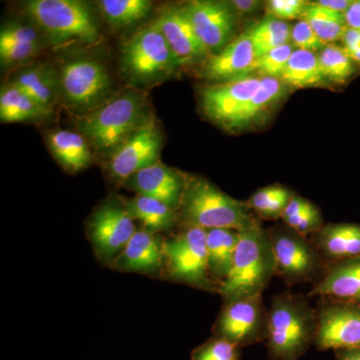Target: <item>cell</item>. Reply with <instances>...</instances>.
<instances>
[{
	"mask_svg": "<svg viewBox=\"0 0 360 360\" xmlns=\"http://www.w3.org/2000/svg\"><path fill=\"white\" fill-rule=\"evenodd\" d=\"M291 27L285 21L267 16L252 26L250 37L257 58L283 45L290 44Z\"/></svg>",
	"mask_w": 360,
	"mask_h": 360,
	"instance_id": "d6a6232c",
	"label": "cell"
},
{
	"mask_svg": "<svg viewBox=\"0 0 360 360\" xmlns=\"http://www.w3.org/2000/svg\"><path fill=\"white\" fill-rule=\"evenodd\" d=\"M286 87L288 86L279 78L262 77V85L255 96L245 104L225 129H243L255 122L277 101L283 98Z\"/></svg>",
	"mask_w": 360,
	"mask_h": 360,
	"instance_id": "4316f807",
	"label": "cell"
},
{
	"mask_svg": "<svg viewBox=\"0 0 360 360\" xmlns=\"http://www.w3.org/2000/svg\"><path fill=\"white\" fill-rule=\"evenodd\" d=\"M184 6L198 37L210 54L219 53L231 41L236 13L231 2L193 0Z\"/></svg>",
	"mask_w": 360,
	"mask_h": 360,
	"instance_id": "5bb4252c",
	"label": "cell"
},
{
	"mask_svg": "<svg viewBox=\"0 0 360 360\" xmlns=\"http://www.w3.org/2000/svg\"><path fill=\"white\" fill-rule=\"evenodd\" d=\"M276 276V262L269 233L257 221L239 231L233 265L219 293L224 302L262 295Z\"/></svg>",
	"mask_w": 360,
	"mask_h": 360,
	"instance_id": "3957f363",
	"label": "cell"
},
{
	"mask_svg": "<svg viewBox=\"0 0 360 360\" xmlns=\"http://www.w3.org/2000/svg\"><path fill=\"white\" fill-rule=\"evenodd\" d=\"M236 15L241 14V15H248V14H252L257 13L258 8L262 6V2L257 1V0H234L231 1Z\"/></svg>",
	"mask_w": 360,
	"mask_h": 360,
	"instance_id": "60d3db41",
	"label": "cell"
},
{
	"mask_svg": "<svg viewBox=\"0 0 360 360\" xmlns=\"http://www.w3.org/2000/svg\"><path fill=\"white\" fill-rule=\"evenodd\" d=\"M41 33L37 26L9 22L0 32V61L2 68L27 65L44 49Z\"/></svg>",
	"mask_w": 360,
	"mask_h": 360,
	"instance_id": "44dd1931",
	"label": "cell"
},
{
	"mask_svg": "<svg viewBox=\"0 0 360 360\" xmlns=\"http://www.w3.org/2000/svg\"><path fill=\"white\" fill-rule=\"evenodd\" d=\"M281 220L283 224L302 236H314L323 227V219L319 208L300 195L293 194L286 206Z\"/></svg>",
	"mask_w": 360,
	"mask_h": 360,
	"instance_id": "4dcf8cb0",
	"label": "cell"
},
{
	"mask_svg": "<svg viewBox=\"0 0 360 360\" xmlns=\"http://www.w3.org/2000/svg\"><path fill=\"white\" fill-rule=\"evenodd\" d=\"M257 60L248 30L231 40L219 53L210 54L200 63V77L219 82L243 79L257 71Z\"/></svg>",
	"mask_w": 360,
	"mask_h": 360,
	"instance_id": "e0dca14e",
	"label": "cell"
},
{
	"mask_svg": "<svg viewBox=\"0 0 360 360\" xmlns=\"http://www.w3.org/2000/svg\"><path fill=\"white\" fill-rule=\"evenodd\" d=\"M316 309L309 296L283 291L271 298L265 341L269 360H300L314 345Z\"/></svg>",
	"mask_w": 360,
	"mask_h": 360,
	"instance_id": "6da1fadb",
	"label": "cell"
},
{
	"mask_svg": "<svg viewBox=\"0 0 360 360\" xmlns=\"http://www.w3.org/2000/svg\"><path fill=\"white\" fill-rule=\"evenodd\" d=\"M52 155L66 172H80L89 167L92 155L89 142L82 134L66 129L52 130L47 134Z\"/></svg>",
	"mask_w": 360,
	"mask_h": 360,
	"instance_id": "d4e9b609",
	"label": "cell"
},
{
	"mask_svg": "<svg viewBox=\"0 0 360 360\" xmlns=\"http://www.w3.org/2000/svg\"><path fill=\"white\" fill-rule=\"evenodd\" d=\"M290 42L295 45L296 49L311 51L314 53L326 46L309 23L302 20L291 27Z\"/></svg>",
	"mask_w": 360,
	"mask_h": 360,
	"instance_id": "f35d334b",
	"label": "cell"
},
{
	"mask_svg": "<svg viewBox=\"0 0 360 360\" xmlns=\"http://www.w3.org/2000/svg\"><path fill=\"white\" fill-rule=\"evenodd\" d=\"M309 2L303 0H271L266 2L267 15L278 20H302Z\"/></svg>",
	"mask_w": 360,
	"mask_h": 360,
	"instance_id": "74e56055",
	"label": "cell"
},
{
	"mask_svg": "<svg viewBox=\"0 0 360 360\" xmlns=\"http://www.w3.org/2000/svg\"><path fill=\"white\" fill-rule=\"evenodd\" d=\"M312 236V243L326 264L360 257V224H326Z\"/></svg>",
	"mask_w": 360,
	"mask_h": 360,
	"instance_id": "7402d4cb",
	"label": "cell"
},
{
	"mask_svg": "<svg viewBox=\"0 0 360 360\" xmlns=\"http://www.w3.org/2000/svg\"><path fill=\"white\" fill-rule=\"evenodd\" d=\"M295 45L288 44L269 51L257 58V71L262 77L281 78L291 54L295 51Z\"/></svg>",
	"mask_w": 360,
	"mask_h": 360,
	"instance_id": "8d00e7d4",
	"label": "cell"
},
{
	"mask_svg": "<svg viewBox=\"0 0 360 360\" xmlns=\"http://www.w3.org/2000/svg\"><path fill=\"white\" fill-rule=\"evenodd\" d=\"M309 296L360 304V257L326 264L323 277Z\"/></svg>",
	"mask_w": 360,
	"mask_h": 360,
	"instance_id": "ffe728a7",
	"label": "cell"
},
{
	"mask_svg": "<svg viewBox=\"0 0 360 360\" xmlns=\"http://www.w3.org/2000/svg\"><path fill=\"white\" fill-rule=\"evenodd\" d=\"M162 142L160 125L150 115L111 153L108 162V176L115 184H124L139 170L160 161Z\"/></svg>",
	"mask_w": 360,
	"mask_h": 360,
	"instance_id": "7c38bea8",
	"label": "cell"
},
{
	"mask_svg": "<svg viewBox=\"0 0 360 360\" xmlns=\"http://www.w3.org/2000/svg\"><path fill=\"white\" fill-rule=\"evenodd\" d=\"M186 177L187 174L158 161L132 175L124 186L139 195L155 198L179 212Z\"/></svg>",
	"mask_w": 360,
	"mask_h": 360,
	"instance_id": "ac0fdd59",
	"label": "cell"
},
{
	"mask_svg": "<svg viewBox=\"0 0 360 360\" xmlns=\"http://www.w3.org/2000/svg\"><path fill=\"white\" fill-rule=\"evenodd\" d=\"M269 333V309L262 295L224 302L212 326V335L243 348L265 343Z\"/></svg>",
	"mask_w": 360,
	"mask_h": 360,
	"instance_id": "30bf717a",
	"label": "cell"
},
{
	"mask_svg": "<svg viewBox=\"0 0 360 360\" xmlns=\"http://www.w3.org/2000/svg\"><path fill=\"white\" fill-rule=\"evenodd\" d=\"M292 195L290 189L274 184L258 189L246 203L260 219L276 220L281 219Z\"/></svg>",
	"mask_w": 360,
	"mask_h": 360,
	"instance_id": "836d02e7",
	"label": "cell"
},
{
	"mask_svg": "<svg viewBox=\"0 0 360 360\" xmlns=\"http://www.w3.org/2000/svg\"><path fill=\"white\" fill-rule=\"evenodd\" d=\"M241 349L238 345L212 336L191 352V360H241Z\"/></svg>",
	"mask_w": 360,
	"mask_h": 360,
	"instance_id": "d590c367",
	"label": "cell"
},
{
	"mask_svg": "<svg viewBox=\"0 0 360 360\" xmlns=\"http://www.w3.org/2000/svg\"><path fill=\"white\" fill-rule=\"evenodd\" d=\"M98 6L104 20L115 28L136 25L153 11V2L148 0H101Z\"/></svg>",
	"mask_w": 360,
	"mask_h": 360,
	"instance_id": "f546056e",
	"label": "cell"
},
{
	"mask_svg": "<svg viewBox=\"0 0 360 360\" xmlns=\"http://www.w3.org/2000/svg\"><path fill=\"white\" fill-rule=\"evenodd\" d=\"M25 13L56 47L77 44L94 45L101 33L91 9L78 0H32L25 4Z\"/></svg>",
	"mask_w": 360,
	"mask_h": 360,
	"instance_id": "5b68a950",
	"label": "cell"
},
{
	"mask_svg": "<svg viewBox=\"0 0 360 360\" xmlns=\"http://www.w3.org/2000/svg\"><path fill=\"white\" fill-rule=\"evenodd\" d=\"M314 347L321 352L360 347V304L319 297Z\"/></svg>",
	"mask_w": 360,
	"mask_h": 360,
	"instance_id": "4fadbf2b",
	"label": "cell"
},
{
	"mask_svg": "<svg viewBox=\"0 0 360 360\" xmlns=\"http://www.w3.org/2000/svg\"><path fill=\"white\" fill-rule=\"evenodd\" d=\"M319 65L326 82L343 84L354 75V60L349 58L345 47L335 44H328L319 56Z\"/></svg>",
	"mask_w": 360,
	"mask_h": 360,
	"instance_id": "e575fe53",
	"label": "cell"
},
{
	"mask_svg": "<svg viewBox=\"0 0 360 360\" xmlns=\"http://www.w3.org/2000/svg\"><path fill=\"white\" fill-rule=\"evenodd\" d=\"M11 82L51 113L60 97L59 73L49 63L26 66L15 73Z\"/></svg>",
	"mask_w": 360,
	"mask_h": 360,
	"instance_id": "603a6c76",
	"label": "cell"
},
{
	"mask_svg": "<svg viewBox=\"0 0 360 360\" xmlns=\"http://www.w3.org/2000/svg\"><path fill=\"white\" fill-rule=\"evenodd\" d=\"M238 241L239 231L234 229L206 231L208 271L217 290L231 272Z\"/></svg>",
	"mask_w": 360,
	"mask_h": 360,
	"instance_id": "cb8c5ba5",
	"label": "cell"
},
{
	"mask_svg": "<svg viewBox=\"0 0 360 360\" xmlns=\"http://www.w3.org/2000/svg\"><path fill=\"white\" fill-rule=\"evenodd\" d=\"M182 226L198 229H226L243 231L258 220L248 203L236 200L210 180L187 175L179 210Z\"/></svg>",
	"mask_w": 360,
	"mask_h": 360,
	"instance_id": "7a4b0ae2",
	"label": "cell"
},
{
	"mask_svg": "<svg viewBox=\"0 0 360 360\" xmlns=\"http://www.w3.org/2000/svg\"><path fill=\"white\" fill-rule=\"evenodd\" d=\"M163 245L165 239L161 238L160 234L139 229L110 267L118 271L143 274L162 271L165 265Z\"/></svg>",
	"mask_w": 360,
	"mask_h": 360,
	"instance_id": "d6986e66",
	"label": "cell"
},
{
	"mask_svg": "<svg viewBox=\"0 0 360 360\" xmlns=\"http://www.w3.org/2000/svg\"><path fill=\"white\" fill-rule=\"evenodd\" d=\"M162 271L169 281L196 290L219 293L208 271L206 231L182 226L181 231L165 239Z\"/></svg>",
	"mask_w": 360,
	"mask_h": 360,
	"instance_id": "52a82bcc",
	"label": "cell"
},
{
	"mask_svg": "<svg viewBox=\"0 0 360 360\" xmlns=\"http://www.w3.org/2000/svg\"><path fill=\"white\" fill-rule=\"evenodd\" d=\"M314 4L324 7V8L330 9V11L345 13L352 6V1L350 0H319V1H314Z\"/></svg>",
	"mask_w": 360,
	"mask_h": 360,
	"instance_id": "7bdbcfd3",
	"label": "cell"
},
{
	"mask_svg": "<svg viewBox=\"0 0 360 360\" xmlns=\"http://www.w3.org/2000/svg\"><path fill=\"white\" fill-rule=\"evenodd\" d=\"M276 262V276L288 288L321 281L326 264L311 240L286 226L266 229Z\"/></svg>",
	"mask_w": 360,
	"mask_h": 360,
	"instance_id": "ba28073f",
	"label": "cell"
},
{
	"mask_svg": "<svg viewBox=\"0 0 360 360\" xmlns=\"http://www.w3.org/2000/svg\"><path fill=\"white\" fill-rule=\"evenodd\" d=\"M51 115L18 85L8 82L0 91V120L2 123L33 122Z\"/></svg>",
	"mask_w": 360,
	"mask_h": 360,
	"instance_id": "83f0119b",
	"label": "cell"
},
{
	"mask_svg": "<svg viewBox=\"0 0 360 360\" xmlns=\"http://www.w3.org/2000/svg\"><path fill=\"white\" fill-rule=\"evenodd\" d=\"M336 360H360V347L335 350Z\"/></svg>",
	"mask_w": 360,
	"mask_h": 360,
	"instance_id": "ee69618b",
	"label": "cell"
},
{
	"mask_svg": "<svg viewBox=\"0 0 360 360\" xmlns=\"http://www.w3.org/2000/svg\"><path fill=\"white\" fill-rule=\"evenodd\" d=\"M279 79L295 89L317 87L326 84L319 56L314 52L295 49Z\"/></svg>",
	"mask_w": 360,
	"mask_h": 360,
	"instance_id": "f1b7e54d",
	"label": "cell"
},
{
	"mask_svg": "<svg viewBox=\"0 0 360 360\" xmlns=\"http://www.w3.org/2000/svg\"><path fill=\"white\" fill-rule=\"evenodd\" d=\"M342 42L345 44V49L347 53L360 51V30L348 27L343 33Z\"/></svg>",
	"mask_w": 360,
	"mask_h": 360,
	"instance_id": "ab89813d",
	"label": "cell"
},
{
	"mask_svg": "<svg viewBox=\"0 0 360 360\" xmlns=\"http://www.w3.org/2000/svg\"><path fill=\"white\" fill-rule=\"evenodd\" d=\"M345 15L348 27L360 30V0L352 1Z\"/></svg>",
	"mask_w": 360,
	"mask_h": 360,
	"instance_id": "b9f144b4",
	"label": "cell"
},
{
	"mask_svg": "<svg viewBox=\"0 0 360 360\" xmlns=\"http://www.w3.org/2000/svg\"><path fill=\"white\" fill-rule=\"evenodd\" d=\"M262 77H251L207 85L200 91L201 110L208 120L226 129L262 85Z\"/></svg>",
	"mask_w": 360,
	"mask_h": 360,
	"instance_id": "2e32d148",
	"label": "cell"
},
{
	"mask_svg": "<svg viewBox=\"0 0 360 360\" xmlns=\"http://www.w3.org/2000/svg\"><path fill=\"white\" fill-rule=\"evenodd\" d=\"M148 98L129 90L82 116L78 129L98 151L112 153L149 117Z\"/></svg>",
	"mask_w": 360,
	"mask_h": 360,
	"instance_id": "277c9868",
	"label": "cell"
},
{
	"mask_svg": "<svg viewBox=\"0 0 360 360\" xmlns=\"http://www.w3.org/2000/svg\"><path fill=\"white\" fill-rule=\"evenodd\" d=\"M136 231L122 198L104 201L86 221V236L97 259L111 264Z\"/></svg>",
	"mask_w": 360,
	"mask_h": 360,
	"instance_id": "8fae6325",
	"label": "cell"
},
{
	"mask_svg": "<svg viewBox=\"0 0 360 360\" xmlns=\"http://www.w3.org/2000/svg\"><path fill=\"white\" fill-rule=\"evenodd\" d=\"M180 68L162 33L151 22L122 44L120 70L136 86H153L165 82Z\"/></svg>",
	"mask_w": 360,
	"mask_h": 360,
	"instance_id": "8992f818",
	"label": "cell"
},
{
	"mask_svg": "<svg viewBox=\"0 0 360 360\" xmlns=\"http://www.w3.org/2000/svg\"><path fill=\"white\" fill-rule=\"evenodd\" d=\"M153 22L162 33L180 68L202 63L210 56L184 6L163 7Z\"/></svg>",
	"mask_w": 360,
	"mask_h": 360,
	"instance_id": "9a60e30c",
	"label": "cell"
},
{
	"mask_svg": "<svg viewBox=\"0 0 360 360\" xmlns=\"http://www.w3.org/2000/svg\"><path fill=\"white\" fill-rule=\"evenodd\" d=\"M122 200L134 221L141 222L142 229L151 233L172 231L180 224L179 212L155 198L136 194L134 198Z\"/></svg>",
	"mask_w": 360,
	"mask_h": 360,
	"instance_id": "484cf974",
	"label": "cell"
},
{
	"mask_svg": "<svg viewBox=\"0 0 360 360\" xmlns=\"http://www.w3.org/2000/svg\"><path fill=\"white\" fill-rule=\"evenodd\" d=\"M302 20L309 23L324 45L342 39L343 33L347 28L345 13L324 8L314 2H309Z\"/></svg>",
	"mask_w": 360,
	"mask_h": 360,
	"instance_id": "1f68e13d",
	"label": "cell"
},
{
	"mask_svg": "<svg viewBox=\"0 0 360 360\" xmlns=\"http://www.w3.org/2000/svg\"><path fill=\"white\" fill-rule=\"evenodd\" d=\"M59 80L60 96L71 110L87 115L108 101L110 77L105 66L97 59H71L61 68Z\"/></svg>",
	"mask_w": 360,
	"mask_h": 360,
	"instance_id": "9c48e42d",
	"label": "cell"
}]
</instances>
